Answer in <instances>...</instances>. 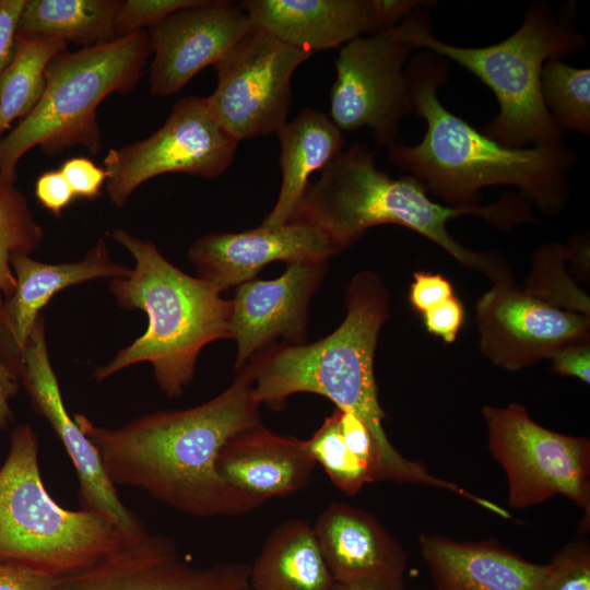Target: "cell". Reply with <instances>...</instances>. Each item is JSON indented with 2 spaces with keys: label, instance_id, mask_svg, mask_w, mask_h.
I'll return each mask as SVG.
<instances>
[{
  "label": "cell",
  "instance_id": "obj_1",
  "mask_svg": "<svg viewBox=\"0 0 590 590\" xmlns=\"http://www.w3.org/2000/svg\"><path fill=\"white\" fill-rule=\"evenodd\" d=\"M260 405L243 367L227 389L193 408L151 413L119 428L96 425L84 414L73 418L115 486H133L181 512L210 518L245 515L263 504L216 471L225 441L261 423Z\"/></svg>",
  "mask_w": 590,
  "mask_h": 590
},
{
  "label": "cell",
  "instance_id": "obj_2",
  "mask_svg": "<svg viewBox=\"0 0 590 590\" xmlns=\"http://www.w3.org/2000/svg\"><path fill=\"white\" fill-rule=\"evenodd\" d=\"M414 111L426 121L416 145L397 142L390 162L427 191L456 206L475 205L479 190L511 185L546 213L559 211L578 155L563 142L515 149L503 145L449 111L438 90L449 78L446 58L423 49L404 68Z\"/></svg>",
  "mask_w": 590,
  "mask_h": 590
},
{
  "label": "cell",
  "instance_id": "obj_3",
  "mask_svg": "<svg viewBox=\"0 0 590 590\" xmlns=\"http://www.w3.org/2000/svg\"><path fill=\"white\" fill-rule=\"evenodd\" d=\"M346 316L328 337L311 344H280L252 356L244 366L260 404L278 409L298 392L326 397L352 412L369 429L380 455L381 481L426 484L459 493L457 484L432 475L421 462L403 457L389 440L374 371L379 331L389 318L388 292L370 271L351 280Z\"/></svg>",
  "mask_w": 590,
  "mask_h": 590
},
{
  "label": "cell",
  "instance_id": "obj_4",
  "mask_svg": "<svg viewBox=\"0 0 590 590\" xmlns=\"http://www.w3.org/2000/svg\"><path fill=\"white\" fill-rule=\"evenodd\" d=\"M467 214L505 228L532 221L529 202L520 193L507 194L488 205L444 206L433 201L413 176L391 178L381 172L368 146L355 143L308 186L290 221L317 226L342 250L373 226L397 224L428 238L492 282L509 274L497 255L470 250L449 234L448 221Z\"/></svg>",
  "mask_w": 590,
  "mask_h": 590
},
{
  "label": "cell",
  "instance_id": "obj_5",
  "mask_svg": "<svg viewBox=\"0 0 590 590\" xmlns=\"http://www.w3.org/2000/svg\"><path fill=\"white\" fill-rule=\"evenodd\" d=\"M113 238L134 259L127 278L113 279L109 290L120 307L148 315L145 332L121 349L93 377L102 381L139 363H150L160 389L178 397L192 380L200 351L228 339L232 300H225L209 282L173 266L149 240L122 228Z\"/></svg>",
  "mask_w": 590,
  "mask_h": 590
},
{
  "label": "cell",
  "instance_id": "obj_6",
  "mask_svg": "<svg viewBox=\"0 0 590 590\" xmlns=\"http://www.w3.org/2000/svg\"><path fill=\"white\" fill-rule=\"evenodd\" d=\"M430 25L426 8L388 31L413 48L456 61L493 91L499 111L485 126V135L515 149L562 142L564 131L545 106L541 75L547 60L562 59L587 45L568 19L555 14L545 2H534L511 36L486 47L450 45L434 36Z\"/></svg>",
  "mask_w": 590,
  "mask_h": 590
},
{
  "label": "cell",
  "instance_id": "obj_7",
  "mask_svg": "<svg viewBox=\"0 0 590 590\" xmlns=\"http://www.w3.org/2000/svg\"><path fill=\"white\" fill-rule=\"evenodd\" d=\"M38 450L28 424L13 428L0 467V562L63 578L129 545L105 518L52 499L43 483Z\"/></svg>",
  "mask_w": 590,
  "mask_h": 590
},
{
  "label": "cell",
  "instance_id": "obj_8",
  "mask_svg": "<svg viewBox=\"0 0 590 590\" xmlns=\"http://www.w3.org/2000/svg\"><path fill=\"white\" fill-rule=\"evenodd\" d=\"M150 55L145 30L58 54L46 69L45 88L35 108L0 140V176L15 182L19 161L35 146L47 155L76 145L97 154L102 149L98 105L111 93L132 90Z\"/></svg>",
  "mask_w": 590,
  "mask_h": 590
},
{
  "label": "cell",
  "instance_id": "obj_9",
  "mask_svg": "<svg viewBox=\"0 0 590 590\" xmlns=\"http://www.w3.org/2000/svg\"><path fill=\"white\" fill-rule=\"evenodd\" d=\"M492 457L503 468L508 505L524 509L559 494L590 514V441L564 435L534 422L516 402L482 409ZM587 528H589L587 526Z\"/></svg>",
  "mask_w": 590,
  "mask_h": 590
},
{
  "label": "cell",
  "instance_id": "obj_10",
  "mask_svg": "<svg viewBox=\"0 0 590 590\" xmlns=\"http://www.w3.org/2000/svg\"><path fill=\"white\" fill-rule=\"evenodd\" d=\"M239 142L221 125L208 97H184L153 134L108 151L109 200L121 208L141 184L163 174L217 177L233 163Z\"/></svg>",
  "mask_w": 590,
  "mask_h": 590
},
{
  "label": "cell",
  "instance_id": "obj_11",
  "mask_svg": "<svg viewBox=\"0 0 590 590\" xmlns=\"http://www.w3.org/2000/svg\"><path fill=\"white\" fill-rule=\"evenodd\" d=\"M312 55L255 27L214 64L208 99L221 125L239 141L276 133L287 122L292 75Z\"/></svg>",
  "mask_w": 590,
  "mask_h": 590
},
{
  "label": "cell",
  "instance_id": "obj_12",
  "mask_svg": "<svg viewBox=\"0 0 590 590\" xmlns=\"http://www.w3.org/2000/svg\"><path fill=\"white\" fill-rule=\"evenodd\" d=\"M413 49L388 30L343 45L330 93L331 120L346 131L370 128L381 146L396 144L402 118L414 111L404 74Z\"/></svg>",
  "mask_w": 590,
  "mask_h": 590
},
{
  "label": "cell",
  "instance_id": "obj_13",
  "mask_svg": "<svg viewBox=\"0 0 590 590\" xmlns=\"http://www.w3.org/2000/svg\"><path fill=\"white\" fill-rule=\"evenodd\" d=\"M476 321L482 353L508 370L551 358L563 345L589 337L590 328L589 316L519 288L510 274L477 300Z\"/></svg>",
  "mask_w": 590,
  "mask_h": 590
},
{
  "label": "cell",
  "instance_id": "obj_14",
  "mask_svg": "<svg viewBox=\"0 0 590 590\" xmlns=\"http://www.w3.org/2000/svg\"><path fill=\"white\" fill-rule=\"evenodd\" d=\"M20 381L30 397L33 410L49 423L74 467L79 479L81 509L108 520L129 545L143 540L149 533L122 503L117 486L104 471L95 447L66 410L48 354L43 315L26 342Z\"/></svg>",
  "mask_w": 590,
  "mask_h": 590
},
{
  "label": "cell",
  "instance_id": "obj_15",
  "mask_svg": "<svg viewBox=\"0 0 590 590\" xmlns=\"http://www.w3.org/2000/svg\"><path fill=\"white\" fill-rule=\"evenodd\" d=\"M253 28L241 5L225 0H200L169 14L148 32L151 94H176Z\"/></svg>",
  "mask_w": 590,
  "mask_h": 590
},
{
  "label": "cell",
  "instance_id": "obj_16",
  "mask_svg": "<svg viewBox=\"0 0 590 590\" xmlns=\"http://www.w3.org/2000/svg\"><path fill=\"white\" fill-rule=\"evenodd\" d=\"M250 566H193L178 556L174 541L148 534L95 566L63 577L58 590H251Z\"/></svg>",
  "mask_w": 590,
  "mask_h": 590
},
{
  "label": "cell",
  "instance_id": "obj_17",
  "mask_svg": "<svg viewBox=\"0 0 590 590\" xmlns=\"http://www.w3.org/2000/svg\"><path fill=\"white\" fill-rule=\"evenodd\" d=\"M327 266L328 260L293 262L275 280L252 279L237 286L229 319V334L237 344L236 370L279 338L285 345L305 340L309 302Z\"/></svg>",
  "mask_w": 590,
  "mask_h": 590
},
{
  "label": "cell",
  "instance_id": "obj_18",
  "mask_svg": "<svg viewBox=\"0 0 590 590\" xmlns=\"http://www.w3.org/2000/svg\"><path fill=\"white\" fill-rule=\"evenodd\" d=\"M317 226L292 220L276 228L209 233L197 239L188 256L199 278L220 293L255 279L268 263L328 260L341 251Z\"/></svg>",
  "mask_w": 590,
  "mask_h": 590
},
{
  "label": "cell",
  "instance_id": "obj_19",
  "mask_svg": "<svg viewBox=\"0 0 590 590\" xmlns=\"http://www.w3.org/2000/svg\"><path fill=\"white\" fill-rule=\"evenodd\" d=\"M312 528L335 583L405 590L406 553L373 514L345 503H331Z\"/></svg>",
  "mask_w": 590,
  "mask_h": 590
},
{
  "label": "cell",
  "instance_id": "obj_20",
  "mask_svg": "<svg viewBox=\"0 0 590 590\" xmlns=\"http://www.w3.org/2000/svg\"><path fill=\"white\" fill-rule=\"evenodd\" d=\"M16 286L4 303L0 317V361L20 378L23 354L42 309L63 288L99 278H127L131 269L110 259L107 245L99 239L80 261L43 263L28 255L13 258Z\"/></svg>",
  "mask_w": 590,
  "mask_h": 590
},
{
  "label": "cell",
  "instance_id": "obj_21",
  "mask_svg": "<svg viewBox=\"0 0 590 590\" xmlns=\"http://www.w3.org/2000/svg\"><path fill=\"white\" fill-rule=\"evenodd\" d=\"M315 465L305 440L261 423L229 437L216 457V471L227 484L263 503L304 488Z\"/></svg>",
  "mask_w": 590,
  "mask_h": 590
},
{
  "label": "cell",
  "instance_id": "obj_22",
  "mask_svg": "<svg viewBox=\"0 0 590 590\" xmlns=\"http://www.w3.org/2000/svg\"><path fill=\"white\" fill-rule=\"evenodd\" d=\"M251 24L312 54L378 32L371 0H247Z\"/></svg>",
  "mask_w": 590,
  "mask_h": 590
},
{
  "label": "cell",
  "instance_id": "obj_23",
  "mask_svg": "<svg viewBox=\"0 0 590 590\" xmlns=\"http://www.w3.org/2000/svg\"><path fill=\"white\" fill-rule=\"evenodd\" d=\"M418 544L434 590H536L545 569L493 540L422 534Z\"/></svg>",
  "mask_w": 590,
  "mask_h": 590
},
{
  "label": "cell",
  "instance_id": "obj_24",
  "mask_svg": "<svg viewBox=\"0 0 590 590\" xmlns=\"http://www.w3.org/2000/svg\"><path fill=\"white\" fill-rule=\"evenodd\" d=\"M276 133L282 185L276 203L261 224L267 228L290 222L309 186L310 175L339 157L344 144L342 130L328 115L314 108L303 109Z\"/></svg>",
  "mask_w": 590,
  "mask_h": 590
},
{
  "label": "cell",
  "instance_id": "obj_25",
  "mask_svg": "<svg viewBox=\"0 0 590 590\" xmlns=\"http://www.w3.org/2000/svg\"><path fill=\"white\" fill-rule=\"evenodd\" d=\"M253 590H333L312 524L290 519L269 534L250 566Z\"/></svg>",
  "mask_w": 590,
  "mask_h": 590
},
{
  "label": "cell",
  "instance_id": "obj_26",
  "mask_svg": "<svg viewBox=\"0 0 590 590\" xmlns=\"http://www.w3.org/2000/svg\"><path fill=\"white\" fill-rule=\"evenodd\" d=\"M120 0H25L15 39H57L84 47L113 42Z\"/></svg>",
  "mask_w": 590,
  "mask_h": 590
},
{
  "label": "cell",
  "instance_id": "obj_27",
  "mask_svg": "<svg viewBox=\"0 0 590 590\" xmlns=\"http://www.w3.org/2000/svg\"><path fill=\"white\" fill-rule=\"evenodd\" d=\"M67 47L57 39H15L13 58L0 75V140L14 120H23L35 108L49 62Z\"/></svg>",
  "mask_w": 590,
  "mask_h": 590
},
{
  "label": "cell",
  "instance_id": "obj_28",
  "mask_svg": "<svg viewBox=\"0 0 590 590\" xmlns=\"http://www.w3.org/2000/svg\"><path fill=\"white\" fill-rule=\"evenodd\" d=\"M43 236V227L33 217L24 194L14 182L0 176V317L16 286L13 258L30 256Z\"/></svg>",
  "mask_w": 590,
  "mask_h": 590
},
{
  "label": "cell",
  "instance_id": "obj_29",
  "mask_svg": "<svg viewBox=\"0 0 590 590\" xmlns=\"http://www.w3.org/2000/svg\"><path fill=\"white\" fill-rule=\"evenodd\" d=\"M546 108L563 130L590 134V70L566 64L562 59L544 63L541 75Z\"/></svg>",
  "mask_w": 590,
  "mask_h": 590
},
{
  "label": "cell",
  "instance_id": "obj_30",
  "mask_svg": "<svg viewBox=\"0 0 590 590\" xmlns=\"http://www.w3.org/2000/svg\"><path fill=\"white\" fill-rule=\"evenodd\" d=\"M305 444L315 462L346 495H355L365 484L375 482L369 469L347 448L340 430L337 409Z\"/></svg>",
  "mask_w": 590,
  "mask_h": 590
},
{
  "label": "cell",
  "instance_id": "obj_31",
  "mask_svg": "<svg viewBox=\"0 0 590 590\" xmlns=\"http://www.w3.org/2000/svg\"><path fill=\"white\" fill-rule=\"evenodd\" d=\"M536 590H590V544L577 539L545 564Z\"/></svg>",
  "mask_w": 590,
  "mask_h": 590
},
{
  "label": "cell",
  "instance_id": "obj_32",
  "mask_svg": "<svg viewBox=\"0 0 590 590\" xmlns=\"http://www.w3.org/2000/svg\"><path fill=\"white\" fill-rule=\"evenodd\" d=\"M200 0H127L121 1L115 17L116 38L144 27H152L169 14L197 4Z\"/></svg>",
  "mask_w": 590,
  "mask_h": 590
},
{
  "label": "cell",
  "instance_id": "obj_33",
  "mask_svg": "<svg viewBox=\"0 0 590 590\" xmlns=\"http://www.w3.org/2000/svg\"><path fill=\"white\" fill-rule=\"evenodd\" d=\"M342 437L350 451L381 481V460L378 447L365 423L352 412L337 409Z\"/></svg>",
  "mask_w": 590,
  "mask_h": 590
},
{
  "label": "cell",
  "instance_id": "obj_34",
  "mask_svg": "<svg viewBox=\"0 0 590 590\" xmlns=\"http://www.w3.org/2000/svg\"><path fill=\"white\" fill-rule=\"evenodd\" d=\"M61 173L67 179L75 198L94 200L102 193L108 174L85 156L71 157L61 165Z\"/></svg>",
  "mask_w": 590,
  "mask_h": 590
},
{
  "label": "cell",
  "instance_id": "obj_35",
  "mask_svg": "<svg viewBox=\"0 0 590 590\" xmlns=\"http://www.w3.org/2000/svg\"><path fill=\"white\" fill-rule=\"evenodd\" d=\"M424 314V323L428 332L452 343L464 320L462 303L453 295L430 307Z\"/></svg>",
  "mask_w": 590,
  "mask_h": 590
},
{
  "label": "cell",
  "instance_id": "obj_36",
  "mask_svg": "<svg viewBox=\"0 0 590 590\" xmlns=\"http://www.w3.org/2000/svg\"><path fill=\"white\" fill-rule=\"evenodd\" d=\"M35 196L42 206L55 216H60L63 210L75 199L60 169L45 172L37 178Z\"/></svg>",
  "mask_w": 590,
  "mask_h": 590
},
{
  "label": "cell",
  "instance_id": "obj_37",
  "mask_svg": "<svg viewBox=\"0 0 590 590\" xmlns=\"http://www.w3.org/2000/svg\"><path fill=\"white\" fill-rule=\"evenodd\" d=\"M551 358L553 369L557 374L576 377L586 384L590 382L589 337L563 345Z\"/></svg>",
  "mask_w": 590,
  "mask_h": 590
},
{
  "label": "cell",
  "instance_id": "obj_38",
  "mask_svg": "<svg viewBox=\"0 0 590 590\" xmlns=\"http://www.w3.org/2000/svg\"><path fill=\"white\" fill-rule=\"evenodd\" d=\"M451 296H453L452 286L442 275L429 272L414 273V281L410 287V302L416 310L425 312Z\"/></svg>",
  "mask_w": 590,
  "mask_h": 590
},
{
  "label": "cell",
  "instance_id": "obj_39",
  "mask_svg": "<svg viewBox=\"0 0 590 590\" xmlns=\"http://www.w3.org/2000/svg\"><path fill=\"white\" fill-rule=\"evenodd\" d=\"M61 578L0 562V590H58Z\"/></svg>",
  "mask_w": 590,
  "mask_h": 590
},
{
  "label": "cell",
  "instance_id": "obj_40",
  "mask_svg": "<svg viewBox=\"0 0 590 590\" xmlns=\"http://www.w3.org/2000/svg\"><path fill=\"white\" fill-rule=\"evenodd\" d=\"M25 0H0V75L15 50V33Z\"/></svg>",
  "mask_w": 590,
  "mask_h": 590
},
{
  "label": "cell",
  "instance_id": "obj_41",
  "mask_svg": "<svg viewBox=\"0 0 590 590\" xmlns=\"http://www.w3.org/2000/svg\"><path fill=\"white\" fill-rule=\"evenodd\" d=\"M378 32L398 25L422 7L428 8V1L418 0H371Z\"/></svg>",
  "mask_w": 590,
  "mask_h": 590
},
{
  "label": "cell",
  "instance_id": "obj_42",
  "mask_svg": "<svg viewBox=\"0 0 590 590\" xmlns=\"http://www.w3.org/2000/svg\"><path fill=\"white\" fill-rule=\"evenodd\" d=\"M20 378L0 361V430L7 429L13 421L10 399L19 390Z\"/></svg>",
  "mask_w": 590,
  "mask_h": 590
},
{
  "label": "cell",
  "instance_id": "obj_43",
  "mask_svg": "<svg viewBox=\"0 0 590 590\" xmlns=\"http://www.w3.org/2000/svg\"><path fill=\"white\" fill-rule=\"evenodd\" d=\"M333 590H376L370 588H361V587H350L335 583Z\"/></svg>",
  "mask_w": 590,
  "mask_h": 590
}]
</instances>
